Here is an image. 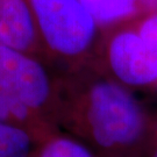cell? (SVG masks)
<instances>
[{"mask_svg": "<svg viewBox=\"0 0 157 157\" xmlns=\"http://www.w3.org/2000/svg\"><path fill=\"white\" fill-rule=\"evenodd\" d=\"M0 44L45 61L28 0H0Z\"/></svg>", "mask_w": 157, "mask_h": 157, "instance_id": "cell-5", "label": "cell"}, {"mask_svg": "<svg viewBox=\"0 0 157 157\" xmlns=\"http://www.w3.org/2000/svg\"><path fill=\"white\" fill-rule=\"evenodd\" d=\"M59 128L98 157H143L151 113L95 63L58 72Z\"/></svg>", "mask_w": 157, "mask_h": 157, "instance_id": "cell-1", "label": "cell"}, {"mask_svg": "<svg viewBox=\"0 0 157 157\" xmlns=\"http://www.w3.org/2000/svg\"><path fill=\"white\" fill-rule=\"evenodd\" d=\"M104 29L130 21L150 11L148 0H80Z\"/></svg>", "mask_w": 157, "mask_h": 157, "instance_id": "cell-6", "label": "cell"}, {"mask_svg": "<svg viewBox=\"0 0 157 157\" xmlns=\"http://www.w3.org/2000/svg\"><path fill=\"white\" fill-rule=\"evenodd\" d=\"M94 63L132 90L157 89V50L132 20L102 30Z\"/></svg>", "mask_w": 157, "mask_h": 157, "instance_id": "cell-4", "label": "cell"}, {"mask_svg": "<svg viewBox=\"0 0 157 157\" xmlns=\"http://www.w3.org/2000/svg\"><path fill=\"white\" fill-rule=\"evenodd\" d=\"M150 10H157V0H148Z\"/></svg>", "mask_w": 157, "mask_h": 157, "instance_id": "cell-10", "label": "cell"}, {"mask_svg": "<svg viewBox=\"0 0 157 157\" xmlns=\"http://www.w3.org/2000/svg\"><path fill=\"white\" fill-rule=\"evenodd\" d=\"M58 71L42 58L0 44V122L44 137L58 130Z\"/></svg>", "mask_w": 157, "mask_h": 157, "instance_id": "cell-2", "label": "cell"}, {"mask_svg": "<svg viewBox=\"0 0 157 157\" xmlns=\"http://www.w3.org/2000/svg\"><path fill=\"white\" fill-rule=\"evenodd\" d=\"M33 157H98V155L79 139L58 129L40 141Z\"/></svg>", "mask_w": 157, "mask_h": 157, "instance_id": "cell-7", "label": "cell"}, {"mask_svg": "<svg viewBox=\"0 0 157 157\" xmlns=\"http://www.w3.org/2000/svg\"><path fill=\"white\" fill-rule=\"evenodd\" d=\"M143 157H157V114L151 113V122Z\"/></svg>", "mask_w": 157, "mask_h": 157, "instance_id": "cell-9", "label": "cell"}, {"mask_svg": "<svg viewBox=\"0 0 157 157\" xmlns=\"http://www.w3.org/2000/svg\"><path fill=\"white\" fill-rule=\"evenodd\" d=\"M45 62L72 70L94 63L102 29L80 0H28Z\"/></svg>", "mask_w": 157, "mask_h": 157, "instance_id": "cell-3", "label": "cell"}, {"mask_svg": "<svg viewBox=\"0 0 157 157\" xmlns=\"http://www.w3.org/2000/svg\"><path fill=\"white\" fill-rule=\"evenodd\" d=\"M42 139L27 129L0 122V157H33Z\"/></svg>", "mask_w": 157, "mask_h": 157, "instance_id": "cell-8", "label": "cell"}]
</instances>
